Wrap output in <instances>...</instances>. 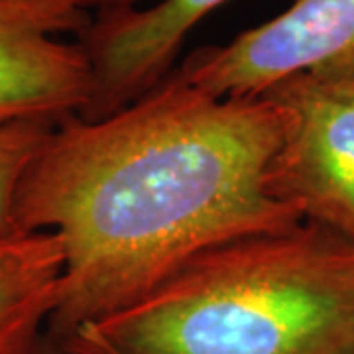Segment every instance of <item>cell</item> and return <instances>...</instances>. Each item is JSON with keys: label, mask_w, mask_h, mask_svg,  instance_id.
I'll list each match as a JSON object with an SVG mask.
<instances>
[{"label": "cell", "mask_w": 354, "mask_h": 354, "mask_svg": "<svg viewBox=\"0 0 354 354\" xmlns=\"http://www.w3.org/2000/svg\"><path fill=\"white\" fill-rule=\"evenodd\" d=\"M57 342L67 354H354V244L309 221L225 242Z\"/></svg>", "instance_id": "obj_2"}, {"label": "cell", "mask_w": 354, "mask_h": 354, "mask_svg": "<svg viewBox=\"0 0 354 354\" xmlns=\"http://www.w3.org/2000/svg\"><path fill=\"white\" fill-rule=\"evenodd\" d=\"M77 0H0V122L81 116L93 75L83 48L57 39L87 28Z\"/></svg>", "instance_id": "obj_5"}, {"label": "cell", "mask_w": 354, "mask_h": 354, "mask_svg": "<svg viewBox=\"0 0 354 354\" xmlns=\"http://www.w3.org/2000/svg\"><path fill=\"white\" fill-rule=\"evenodd\" d=\"M64 248L55 232L0 236V354H34L59 301Z\"/></svg>", "instance_id": "obj_7"}, {"label": "cell", "mask_w": 354, "mask_h": 354, "mask_svg": "<svg viewBox=\"0 0 354 354\" xmlns=\"http://www.w3.org/2000/svg\"><path fill=\"white\" fill-rule=\"evenodd\" d=\"M34 354H67L65 348L62 346V342H57L53 337H50L48 333L39 339L38 346H36V353Z\"/></svg>", "instance_id": "obj_10"}, {"label": "cell", "mask_w": 354, "mask_h": 354, "mask_svg": "<svg viewBox=\"0 0 354 354\" xmlns=\"http://www.w3.org/2000/svg\"><path fill=\"white\" fill-rule=\"evenodd\" d=\"M260 95L279 122L268 193L354 244V79L295 73Z\"/></svg>", "instance_id": "obj_3"}, {"label": "cell", "mask_w": 354, "mask_h": 354, "mask_svg": "<svg viewBox=\"0 0 354 354\" xmlns=\"http://www.w3.org/2000/svg\"><path fill=\"white\" fill-rule=\"evenodd\" d=\"M279 122L264 95L215 97L176 69L97 120L53 128L14 205L20 232H55L59 301L46 333L138 304L195 256L301 223L266 189Z\"/></svg>", "instance_id": "obj_1"}, {"label": "cell", "mask_w": 354, "mask_h": 354, "mask_svg": "<svg viewBox=\"0 0 354 354\" xmlns=\"http://www.w3.org/2000/svg\"><path fill=\"white\" fill-rule=\"evenodd\" d=\"M57 124L50 120L0 122V236L20 232L14 221L16 195L28 167Z\"/></svg>", "instance_id": "obj_8"}, {"label": "cell", "mask_w": 354, "mask_h": 354, "mask_svg": "<svg viewBox=\"0 0 354 354\" xmlns=\"http://www.w3.org/2000/svg\"><path fill=\"white\" fill-rule=\"evenodd\" d=\"M176 71L215 97H254L295 73L354 79V0H295L228 44L191 51Z\"/></svg>", "instance_id": "obj_4"}, {"label": "cell", "mask_w": 354, "mask_h": 354, "mask_svg": "<svg viewBox=\"0 0 354 354\" xmlns=\"http://www.w3.org/2000/svg\"><path fill=\"white\" fill-rule=\"evenodd\" d=\"M83 10L95 8L97 12L104 10H120V8H134L140 0H77Z\"/></svg>", "instance_id": "obj_9"}, {"label": "cell", "mask_w": 354, "mask_h": 354, "mask_svg": "<svg viewBox=\"0 0 354 354\" xmlns=\"http://www.w3.org/2000/svg\"><path fill=\"white\" fill-rule=\"evenodd\" d=\"M230 0H160L104 10L77 36L91 65L93 95L79 118L97 120L140 99L176 67L191 30Z\"/></svg>", "instance_id": "obj_6"}]
</instances>
